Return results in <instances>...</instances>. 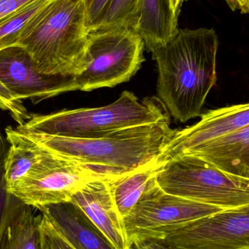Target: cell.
Here are the masks:
<instances>
[{"label": "cell", "instance_id": "4316f807", "mask_svg": "<svg viewBox=\"0 0 249 249\" xmlns=\"http://www.w3.org/2000/svg\"><path fill=\"white\" fill-rule=\"evenodd\" d=\"M229 7L233 11L238 10L242 14H247L249 11V0H225Z\"/></svg>", "mask_w": 249, "mask_h": 249}, {"label": "cell", "instance_id": "8992f818", "mask_svg": "<svg viewBox=\"0 0 249 249\" xmlns=\"http://www.w3.org/2000/svg\"><path fill=\"white\" fill-rule=\"evenodd\" d=\"M145 44L133 29L94 31L83 71L75 76L78 90L92 91L128 82L145 61Z\"/></svg>", "mask_w": 249, "mask_h": 249}, {"label": "cell", "instance_id": "603a6c76", "mask_svg": "<svg viewBox=\"0 0 249 249\" xmlns=\"http://www.w3.org/2000/svg\"><path fill=\"white\" fill-rule=\"evenodd\" d=\"M0 109L7 111L13 119L22 125L29 121L32 114L28 112L22 100L18 99L0 81Z\"/></svg>", "mask_w": 249, "mask_h": 249}, {"label": "cell", "instance_id": "7c38bea8", "mask_svg": "<svg viewBox=\"0 0 249 249\" xmlns=\"http://www.w3.org/2000/svg\"><path fill=\"white\" fill-rule=\"evenodd\" d=\"M70 202L84 212L115 249H127L124 225L111 197L106 177L86 184Z\"/></svg>", "mask_w": 249, "mask_h": 249}, {"label": "cell", "instance_id": "7a4b0ae2", "mask_svg": "<svg viewBox=\"0 0 249 249\" xmlns=\"http://www.w3.org/2000/svg\"><path fill=\"white\" fill-rule=\"evenodd\" d=\"M16 128L45 150L92 167L104 177L149 163L175 131L170 123H158L122 129L99 139H77Z\"/></svg>", "mask_w": 249, "mask_h": 249}, {"label": "cell", "instance_id": "52a82bcc", "mask_svg": "<svg viewBox=\"0 0 249 249\" xmlns=\"http://www.w3.org/2000/svg\"><path fill=\"white\" fill-rule=\"evenodd\" d=\"M38 146L40 153L38 160L8 190L21 203L34 209L39 210L50 205L70 202L86 184L107 177L92 167L57 156Z\"/></svg>", "mask_w": 249, "mask_h": 249}, {"label": "cell", "instance_id": "8fae6325", "mask_svg": "<svg viewBox=\"0 0 249 249\" xmlns=\"http://www.w3.org/2000/svg\"><path fill=\"white\" fill-rule=\"evenodd\" d=\"M197 124L175 130L172 139L152 161L156 169L174 158L222 135L249 125V105H233L200 115Z\"/></svg>", "mask_w": 249, "mask_h": 249}, {"label": "cell", "instance_id": "5b68a950", "mask_svg": "<svg viewBox=\"0 0 249 249\" xmlns=\"http://www.w3.org/2000/svg\"><path fill=\"white\" fill-rule=\"evenodd\" d=\"M156 181L165 193L223 209L249 205V178L223 172L191 154L164 164Z\"/></svg>", "mask_w": 249, "mask_h": 249}, {"label": "cell", "instance_id": "484cf974", "mask_svg": "<svg viewBox=\"0 0 249 249\" xmlns=\"http://www.w3.org/2000/svg\"><path fill=\"white\" fill-rule=\"evenodd\" d=\"M36 0H0V19Z\"/></svg>", "mask_w": 249, "mask_h": 249}, {"label": "cell", "instance_id": "277c9868", "mask_svg": "<svg viewBox=\"0 0 249 249\" xmlns=\"http://www.w3.org/2000/svg\"><path fill=\"white\" fill-rule=\"evenodd\" d=\"M158 123H171L169 112L159 97L139 99L125 90L111 105L32 115L18 127L64 137L99 139L117 130Z\"/></svg>", "mask_w": 249, "mask_h": 249}, {"label": "cell", "instance_id": "2e32d148", "mask_svg": "<svg viewBox=\"0 0 249 249\" xmlns=\"http://www.w3.org/2000/svg\"><path fill=\"white\" fill-rule=\"evenodd\" d=\"M33 209L13 196L0 249H38L41 213L36 216Z\"/></svg>", "mask_w": 249, "mask_h": 249}, {"label": "cell", "instance_id": "4fadbf2b", "mask_svg": "<svg viewBox=\"0 0 249 249\" xmlns=\"http://www.w3.org/2000/svg\"><path fill=\"white\" fill-rule=\"evenodd\" d=\"M75 249H116L84 212L71 202L39 209Z\"/></svg>", "mask_w": 249, "mask_h": 249}, {"label": "cell", "instance_id": "6da1fadb", "mask_svg": "<svg viewBox=\"0 0 249 249\" xmlns=\"http://www.w3.org/2000/svg\"><path fill=\"white\" fill-rule=\"evenodd\" d=\"M219 39L213 29H179L152 52L159 70L157 93L175 121L200 116L216 80Z\"/></svg>", "mask_w": 249, "mask_h": 249}, {"label": "cell", "instance_id": "d6986e66", "mask_svg": "<svg viewBox=\"0 0 249 249\" xmlns=\"http://www.w3.org/2000/svg\"><path fill=\"white\" fill-rule=\"evenodd\" d=\"M140 16V0H110L90 32L123 29L136 32Z\"/></svg>", "mask_w": 249, "mask_h": 249}, {"label": "cell", "instance_id": "3957f363", "mask_svg": "<svg viewBox=\"0 0 249 249\" xmlns=\"http://www.w3.org/2000/svg\"><path fill=\"white\" fill-rule=\"evenodd\" d=\"M84 0H51L26 25L18 45L44 74L76 76L89 42Z\"/></svg>", "mask_w": 249, "mask_h": 249}, {"label": "cell", "instance_id": "7402d4cb", "mask_svg": "<svg viewBox=\"0 0 249 249\" xmlns=\"http://www.w3.org/2000/svg\"><path fill=\"white\" fill-rule=\"evenodd\" d=\"M38 249H75L60 235L54 225L41 213Z\"/></svg>", "mask_w": 249, "mask_h": 249}, {"label": "cell", "instance_id": "d4e9b609", "mask_svg": "<svg viewBox=\"0 0 249 249\" xmlns=\"http://www.w3.org/2000/svg\"><path fill=\"white\" fill-rule=\"evenodd\" d=\"M86 8V23L89 32L96 24L110 0H84Z\"/></svg>", "mask_w": 249, "mask_h": 249}, {"label": "cell", "instance_id": "ffe728a7", "mask_svg": "<svg viewBox=\"0 0 249 249\" xmlns=\"http://www.w3.org/2000/svg\"><path fill=\"white\" fill-rule=\"evenodd\" d=\"M51 0H36L0 19V51L18 45L31 19Z\"/></svg>", "mask_w": 249, "mask_h": 249}, {"label": "cell", "instance_id": "9c48e42d", "mask_svg": "<svg viewBox=\"0 0 249 249\" xmlns=\"http://www.w3.org/2000/svg\"><path fill=\"white\" fill-rule=\"evenodd\" d=\"M162 238L174 249H249V205L190 221Z\"/></svg>", "mask_w": 249, "mask_h": 249}, {"label": "cell", "instance_id": "30bf717a", "mask_svg": "<svg viewBox=\"0 0 249 249\" xmlns=\"http://www.w3.org/2000/svg\"><path fill=\"white\" fill-rule=\"evenodd\" d=\"M0 81L18 99L33 103L78 90L75 76L40 72L29 53L19 45L0 51Z\"/></svg>", "mask_w": 249, "mask_h": 249}, {"label": "cell", "instance_id": "9a60e30c", "mask_svg": "<svg viewBox=\"0 0 249 249\" xmlns=\"http://www.w3.org/2000/svg\"><path fill=\"white\" fill-rule=\"evenodd\" d=\"M169 0H140V16L136 32L143 39L148 52L168 43L178 32Z\"/></svg>", "mask_w": 249, "mask_h": 249}, {"label": "cell", "instance_id": "e0dca14e", "mask_svg": "<svg viewBox=\"0 0 249 249\" xmlns=\"http://www.w3.org/2000/svg\"><path fill=\"white\" fill-rule=\"evenodd\" d=\"M156 172V167L150 162L136 169L106 177L111 197L121 220L133 210Z\"/></svg>", "mask_w": 249, "mask_h": 249}, {"label": "cell", "instance_id": "5bb4252c", "mask_svg": "<svg viewBox=\"0 0 249 249\" xmlns=\"http://www.w3.org/2000/svg\"><path fill=\"white\" fill-rule=\"evenodd\" d=\"M186 154L202 158L227 174L249 178V125L222 135Z\"/></svg>", "mask_w": 249, "mask_h": 249}, {"label": "cell", "instance_id": "cb8c5ba5", "mask_svg": "<svg viewBox=\"0 0 249 249\" xmlns=\"http://www.w3.org/2000/svg\"><path fill=\"white\" fill-rule=\"evenodd\" d=\"M127 249H174L164 238L134 237L129 240Z\"/></svg>", "mask_w": 249, "mask_h": 249}, {"label": "cell", "instance_id": "44dd1931", "mask_svg": "<svg viewBox=\"0 0 249 249\" xmlns=\"http://www.w3.org/2000/svg\"><path fill=\"white\" fill-rule=\"evenodd\" d=\"M8 143L1 130L0 123V238L7 221L13 196L7 190L4 177V160L8 149Z\"/></svg>", "mask_w": 249, "mask_h": 249}, {"label": "cell", "instance_id": "ba28073f", "mask_svg": "<svg viewBox=\"0 0 249 249\" xmlns=\"http://www.w3.org/2000/svg\"><path fill=\"white\" fill-rule=\"evenodd\" d=\"M222 210L165 193L155 177L122 222L128 243L134 237L163 238L179 225Z\"/></svg>", "mask_w": 249, "mask_h": 249}, {"label": "cell", "instance_id": "ac0fdd59", "mask_svg": "<svg viewBox=\"0 0 249 249\" xmlns=\"http://www.w3.org/2000/svg\"><path fill=\"white\" fill-rule=\"evenodd\" d=\"M5 134L9 146L4 160V177L9 190L36 162L40 149L16 128L7 127Z\"/></svg>", "mask_w": 249, "mask_h": 249}]
</instances>
